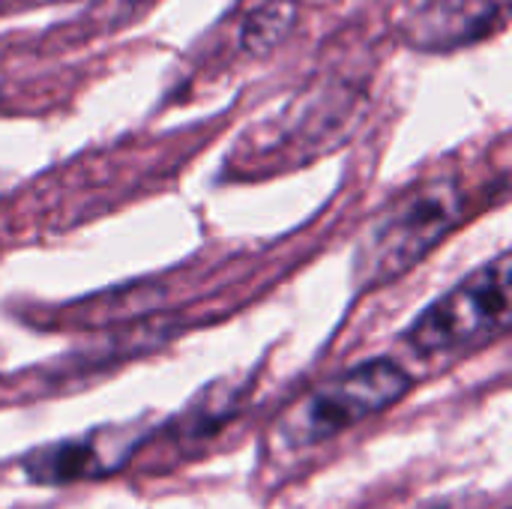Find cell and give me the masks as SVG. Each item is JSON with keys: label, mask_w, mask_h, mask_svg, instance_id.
Listing matches in <instances>:
<instances>
[{"label": "cell", "mask_w": 512, "mask_h": 509, "mask_svg": "<svg viewBox=\"0 0 512 509\" xmlns=\"http://www.w3.org/2000/svg\"><path fill=\"white\" fill-rule=\"evenodd\" d=\"M465 216V189L456 177H429L402 192L360 237L354 279L381 288L414 270Z\"/></svg>", "instance_id": "6da1fadb"}, {"label": "cell", "mask_w": 512, "mask_h": 509, "mask_svg": "<svg viewBox=\"0 0 512 509\" xmlns=\"http://www.w3.org/2000/svg\"><path fill=\"white\" fill-rule=\"evenodd\" d=\"M411 387L414 378L396 360H366L348 372L333 375L306 393L297 405H291L279 420V435L294 450L327 444L402 402Z\"/></svg>", "instance_id": "7a4b0ae2"}, {"label": "cell", "mask_w": 512, "mask_h": 509, "mask_svg": "<svg viewBox=\"0 0 512 509\" xmlns=\"http://www.w3.org/2000/svg\"><path fill=\"white\" fill-rule=\"evenodd\" d=\"M510 255L477 267L441 294L405 330V342L420 357H456L474 351L510 327Z\"/></svg>", "instance_id": "3957f363"}, {"label": "cell", "mask_w": 512, "mask_h": 509, "mask_svg": "<svg viewBox=\"0 0 512 509\" xmlns=\"http://www.w3.org/2000/svg\"><path fill=\"white\" fill-rule=\"evenodd\" d=\"M147 429L123 423V426H99L75 438H63L45 444L21 459V468L30 483L39 486H72L111 477L123 471L132 456L141 450Z\"/></svg>", "instance_id": "277c9868"}, {"label": "cell", "mask_w": 512, "mask_h": 509, "mask_svg": "<svg viewBox=\"0 0 512 509\" xmlns=\"http://www.w3.org/2000/svg\"><path fill=\"white\" fill-rule=\"evenodd\" d=\"M501 15V0H429L414 12L408 39L429 51H447L483 39Z\"/></svg>", "instance_id": "5b68a950"}, {"label": "cell", "mask_w": 512, "mask_h": 509, "mask_svg": "<svg viewBox=\"0 0 512 509\" xmlns=\"http://www.w3.org/2000/svg\"><path fill=\"white\" fill-rule=\"evenodd\" d=\"M294 24V0H270L258 6L243 24V45L249 51H270Z\"/></svg>", "instance_id": "8992f818"}, {"label": "cell", "mask_w": 512, "mask_h": 509, "mask_svg": "<svg viewBox=\"0 0 512 509\" xmlns=\"http://www.w3.org/2000/svg\"><path fill=\"white\" fill-rule=\"evenodd\" d=\"M6 6H9V0H0V12H3Z\"/></svg>", "instance_id": "52a82bcc"}]
</instances>
